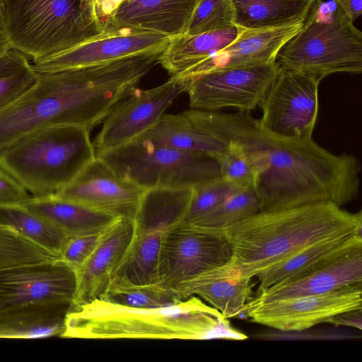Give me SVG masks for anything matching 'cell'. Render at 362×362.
I'll list each match as a JSON object with an SVG mask.
<instances>
[{
  "mask_svg": "<svg viewBox=\"0 0 362 362\" xmlns=\"http://www.w3.org/2000/svg\"><path fill=\"white\" fill-rule=\"evenodd\" d=\"M146 73L144 62L136 55L38 73L37 83L0 111V151L21 136L52 124H74L90 131L136 88Z\"/></svg>",
  "mask_w": 362,
  "mask_h": 362,
  "instance_id": "7a4b0ae2",
  "label": "cell"
},
{
  "mask_svg": "<svg viewBox=\"0 0 362 362\" xmlns=\"http://www.w3.org/2000/svg\"><path fill=\"white\" fill-rule=\"evenodd\" d=\"M235 25L269 29L303 23L315 0H232Z\"/></svg>",
  "mask_w": 362,
  "mask_h": 362,
  "instance_id": "d4e9b609",
  "label": "cell"
},
{
  "mask_svg": "<svg viewBox=\"0 0 362 362\" xmlns=\"http://www.w3.org/2000/svg\"><path fill=\"white\" fill-rule=\"evenodd\" d=\"M122 178L144 189L194 187L221 176L213 158L135 139L97 153Z\"/></svg>",
  "mask_w": 362,
  "mask_h": 362,
  "instance_id": "ba28073f",
  "label": "cell"
},
{
  "mask_svg": "<svg viewBox=\"0 0 362 362\" xmlns=\"http://www.w3.org/2000/svg\"><path fill=\"white\" fill-rule=\"evenodd\" d=\"M362 309V284L319 295L272 300L245 305L251 321L281 332H301L347 311Z\"/></svg>",
  "mask_w": 362,
  "mask_h": 362,
  "instance_id": "5bb4252c",
  "label": "cell"
},
{
  "mask_svg": "<svg viewBox=\"0 0 362 362\" xmlns=\"http://www.w3.org/2000/svg\"><path fill=\"white\" fill-rule=\"evenodd\" d=\"M16 204L50 221L70 237L101 233L119 218L56 194L30 197Z\"/></svg>",
  "mask_w": 362,
  "mask_h": 362,
  "instance_id": "603a6c76",
  "label": "cell"
},
{
  "mask_svg": "<svg viewBox=\"0 0 362 362\" xmlns=\"http://www.w3.org/2000/svg\"><path fill=\"white\" fill-rule=\"evenodd\" d=\"M62 337L245 340L216 308L192 296L168 307L138 308L100 298L71 306Z\"/></svg>",
  "mask_w": 362,
  "mask_h": 362,
  "instance_id": "277c9868",
  "label": "cell"
},
{
  "mask_svg": "<svg viewBox=\"0 0 362 362\" xmlns=\"http://www.w3.org/2000/svg\"><path fill=\"white\" fill-rule=\"evenodd\" d=\"M362 213H351L331 202L259 211L220 230L228 240L240 270L254 277L300 250L333 237L361 236Z\"/></svg>",
  "mask_w": 362,
  "mask_h": 362,
  "instance_id": "3957f363",
  "label": "cell"
},
{
  "mask_svg": "<svg viewBox=\"0 0 362 362\" xmlns=\"http://www.w3.org/2000/svg\"><path fill=\"white\" fill-rule=\"evenodd\" d=\"M90 130L52 124L31 132L0 151V167L31 197L55 194L95 157Z\"/></svg>",
  "mask_w": 362,
  "mask_h": 362,
  "instance_id": "5b68a950",
  "label": "cell"
},
{
  "mask_svg": "<svg viewBox=\"0 0 362 362\" xmlns=\"http://www.w3.org/2000/svg\"><path fill=\"white\" fill-rule=\"evenodd\" d=\"M240 30L235 25L223 30L170 37L158 63L171 77H186L202 62L234 41Z\"/></svg>",
  "mask_w": 362,
  "mask_h": 362,
  "instance_id": "cb8c5ba5",
  "label": "cell"
},
{
  "mask_svg": "<svg viewBox=\"0 0 362 362\" xmlns=\"http://www.w3.org/2000/svg\"><path fill=\"white\" fill-rule=\"evenodd\" d=\"M362 284V236L356 234L344 246L307 269L259 292L247 303L324 294Z\"/></svg>",
  "mask_w": 362,
  "mask_h": 362,
  "instance_id": "9a60e30c",
  "label": "cell"
},
{
  "mask_svg": "<svg viewBox=\"0 0 362 362\" xmlns=\"http://www.w3.org/2000/svg\"><path fill=\"white\" fill-rule=\"evenodd\" d=\"M99 298L138 308L168 307L184 299L178 291L159 283L132 284L120 282H111Z\"/></svg>",
  "mask_w": 362,
  "mask_h": 362,
  "instance_id": "83f0119b",
  "label": "cell"
},
{
  "mask_svg": "<svg viewBox=\"0 0 362 362\" xmlns=\"http://www.w3.org/2000/svg\"><path fill=\"white\" fill-rule=\"evenodd\" d=\"M228 141L226 151L216 160L221 177L240 187L254 188L259 171L254 157L238 142Z\"/></svg>",
  "mask_w": 362,
  "mask_h": 362,
  "instance_id": "d6a6232c",
  "label": "cell"
},
{
  "mask_svg": "<svg viewBox=\"0 0 362 362\" xmlns=\"http://www.w3.org/2000/svg\"><path fill=\"white\" fill-rule=\"evenodd\" d=\"M2 29L11 48L33 62L69 49L104 32L85 0H0Z\"/></svg>",
  "mask_w": 362,
  "mask_h": 362,
  "instance_id": "8992f818",
  "label": "cell"
},
{
  "mask_svg": "<svg viewBox=\"0 0 362 362\" xmlns=\"http://www.w3.org/2000/svg\"><path fill=\"white\" fill-rule=\"evenodd\" d=\"M320 80L300 71L279 69L272 85L258 106L257 119L267 134L289 141L313 139L318 113Z\"/></svg>",
  "mask_w": 362,
  "mask_h": 362,
  "instance_id": "30bf717a",
  "label": "cell"
},
{
  "mask_svg": "<svg viewBox=\"0 0 362 362\" xmlns=\"http://www.w3.org/2000/svg\"><path fill=\"white\" fill-rule=\"evenodd\" d=\"M145 190L118 176L95 156L73 180L55 194L116 218L134 220Z\"/></svg>",
  "mask_w": 362,
  "mask_h": 362,
  "instance_id": "e0dca14e",
  "label": "cell"
},
{
  "mask_svg": "<svg viewBox=\"0 0 362 362\" xmlns=\"http://www.w3.org/2000/svg\"><path fill=\"white\" fill-rule=\"evenodd\" d=\"M302 25L269 29L241 28L234 41L202 62L187 77L213 69L275 62L280 48Z\"/></svg>",
  "mask_w": 362,
  "mask_h": 362,
  "instance_id": "44dd1931",
  "label": "cell"
},
{
  "mask_svg": "<svg viewBox=\"0 0 362 362\" xmlns=\"http://www.w3.org/2000/svg\"><path fill=\"white\" fill-rule=\"evenodd\" d=\"M2 26V15H1V2H0V27Z\"/></svg>",
  "mask_w": 362,
  "mask_h": 362,
  "instance_id": "b9f144b4",
  "label": "cell"
},
{
  "mask_svg": "<svg viewBox=\"0 0 362 362\" xmlns=\"http://www.w3.org/2000/svg\"><path fill=\"white\" fill-rule=\"evenodd\" d=\"M261 211L253 187L244 188L191 222L203 228L221 230Z\"/></svg>",
  "mask_w": 362,
  "mask_h": 362,
  "instance_id": "4dcf8cb0",
  "label": "cell"
},
{
  "mask_svg": "<svg viewBox=\"0 0 362 362\" xmlns=\"http://www.w3.org/2000/svg\"><path fill=\"white\" fill-rule=\"evenodd\" d=\"M252 277L245 274L233 258L225 264L205 272L178 289L185 299L199 296L226 318L243 315L252 299Z\"/></svg>",
  "mask_w": 362,
  "mask_h": 362,
  "instance_id": "ffe728a7",
  "label": "cell"
},
{
  "mask_svg": "<svg viewBox=\"0 0 362 362\" xmlns=\"http://www.w3.org/2000/svg\"><path fill=\"white\" fill-rule=\"evenodd\" d=\"M168 36L141 30L107 26L100 35L57 54L36 60L38 73H50L118 60L124 57L163 52Z\"/></svg>",
  "mask_w": 362,
  "mask_h": 362,
  "instance_id": "2e32d148",
  "label": "cell"
},
{
  "mask_svg": "<svg viewBox=\"0 0 362 362\" xmlns=\"http://www.w3.org/2000/svg\"><path fill=\"white\" fill-rule=\"evenodd\" d=\"M134 230L133 219L119 218L103 232L90 257L76 272V290L71 306L103 294L129 252Z\"/></svg>",
  "mask_w": 362,
  "mask_h": 362,
  "instance_id": "ac0fdd59",
  "label": "cell"
},
{
  "mask_svg": "<svg viewBox=\"0 0 362 362\" xmlns=\"http://www.w3.org/2000/svg\"><path fill=\"white\" fill-rule=\"evenodd\" d=\"M56 259L60 258L0 222V270Z\"/></svg>",
  "mask_w": 362,
  "mask_h": 362,
  "instance_id": "1f68e13d",
  "label": "cell"
},
{
  "mask_svg": "<svg viewBox=\"0 0 362 362\" xmlns=\"http://www.w3.org/2000/svg\"><path fill=\"white\" fill-rule=\"evenodd\" d=\"M187 115L211 134L240 144L254 157L261 211L331 202L342 207L359 194L361 165L349 153L335 154L313 139L289 141L264 132L249 112L192 109Z\"/></svg>",
  "mask_w": 362,
  "mask_h": 362,
  "instance_id": "6da1fadb",
  "label": "cell"
},
{
  "mask_svg": "<svg viewBox=\"0 0 362 362\" xmlns=\"http://www.w3.org/2000/svg\"><path fill=\"white\" fill-rule=\"evenodd\" d=\"M186 86L185 78L170 77L156 87L132 90L103 120L93 142L95 155L124 145L144 133L185 92Z\"/></svg>",
  "mask_w": 362,
  "mask_h": 362,
  "instance_id": "4fadbf2b",
  "label": "cell"
},
{
  "mask_svg": "<svg viewBox=\"0 0 362 362\" xmlns=\"http://www.w3.org/2000/svg\"><path fill=\"white\" fill-rule=\"evenodd\" d=\"M30 197L21 184L0 167V205L19 204Z\"/></svg>",
  "mask_w": 362,
  "mask_h": 362,
  "instance_id": "8d00e7d4",
  "label": "cell"
},
{
  "mask_svg": "<svg viewBox=\"0 0 362 362\" xmlns=\"http://www.w3.org/2000/svg\"><path fill=\"white\" fill-rule=\"evenodd\" d=\"M199 1V0H198V1Z\"/></svg>",
  "mask_w": 362,
  "mask_h": 362,
  "instance_id": "7bdbcfd3",
  "label": "cell"
},
{
  "mask_svg": "<svg viewBox=\"0 0 362 362\" xmlns=\"http://www.w3.org/2000/svg\"><path fill=\"white\" fill-rule=\"evenodd\" d=\"M136 139L216 160L228 145V141L211 134L197 124L185 111L177 114H163L151 127Z\"/></svg>",
  "mask_w": 362,
  "mask_h": 362,
  "instance_id": "7402d4cb",
  "label": "cell"
},
{
  "mask_svg": "<svg viewBox=\"0 0 362 362\" xmlns=\"http://www.w3.org/2000/svg\"><path fill=\"white\" fill-rule=\"evenodd\" d=\"M278 72L272 62L213 69L183 78L192 109L216 111L233 107L250 112L259 105Z\"/></svg>",
  "mask_w": 362,
  "mask_h": 362,
  "instance_id": "7c38bea8",
  "label": "cell"
},
{
  "mask_svg": "<svg viewBox=\"0 0 362 362\" xmlns=\"http://www.w3.org/2000/svg\"><path fill=\"white\" fill-rule=\"evenodd\" d=\"M242 189L221 176L194 187L190 205L182 221L191 223Z\"/></svg>",
  "mask_w": 362,
  "mask_h": 362,
  "instance_id": "e575fe53",
  "label": "cell"
},
{
  "mask_svg": "<svg viewBox=\"0 0 362 362\" xmlns=\"http://www.w3.org/2000/svg\"><path fill=\"white\" fill-rule=\"evenodd\" d=\"M0 222L59 258L71 238L50 221L17 204L0 205Z\"/></svg>",
  "mask_w": 362,
  "mask_h": 362,
  "instance_id": "484cf974",
  "label": "cell"
},
{
  "mask_svg": "<svg viewBox=\"0 0 362 362\" xmlns=\"http://www.w3.org/2000/svg\"><path fill=\"white\" fill-rule=\"evenodd\" d=\"M198 0H123L106 26L160 33H186Z\"/></svg>",
  "mask_w": 362,
  "mask_h": 362,
  "instance_id": "d6986e66",
  "label": "cell"
},
{
  "mask_svg": "<svg viewBox=\"0 0 362 362\" xmlns=\"http://www.w3.org/2000/svg\"><path fill=\"white\" fill-rule=\"evenodd\" d=\"M68 311L0 315V338L35 339L61 337Z\"/></svg>",
  "mask_w": 362,
  "mask_h": 362,
  "instance_id": "f1b7e54d",
  "label": "cell"
},
{
  "mask_svg": "<svg viewBox=\"0 0 362 362\" xmlns=\"http://www.w3.org/2000/svg\"><path fill=\"white\" fill-rule=\"evenodd\" d=\"M233 25L235 9L232 0H199L185 33L193 35Z\"/></svg>",
  "mask_w": 362,
  "mask_h": 362,
  "instance_id": "836d02e7",
  "label": "cell"
},
{
  "mask_svg": "<svg viewBox=\"0 0 362 362\" xmlns=\"http://www.w3.org/2000/svg\"><path fill=\"white\" fill-rule=\"evenodd\" d=\"M361 313L362 309L344 312L331 317L327 322L361 329Z\"/></svg>",
  "mask_w": 362,
  "mask_h": 362,
  "instance_id": "74e56055",
  "label": "cell"
},
{
  "mask_svg": "<svg viewBox=\"0 0 362 362\" xmlns=\"http://www.w3.org/2000/svg\"><path fill=\"white\" fill-rule=\"evenodd\" d=\"M232 257L230 245L220 230L179 222L163 234L159 284L178 291L186 282L225 264Z\"/></svg>",
  "mask_w": 362,
  "mask_h": 362,
  "instance_id": "8fae6325",
  "label": "cell"
},
{
  "mask_svg": "<svg viewBox=\"0 0 362 362\" xmlns=\"http://www.w3.org/2000/svg\"><path fill=\"white\" fill-rule=\"evenodd\" d=\"M279 69L320 81L327 76L362 71V33L334 0H315L300 30L279 50Z\"/></svg>",
  "mask_w": 362,
  "mask_h": 362,
  "instance_id": "52a82bcc",
  "label": "cell"
},
{
  "mask_svg": "<svg viewBox=\"0 0 362 362\" xmlns=\"http://www.w3.org/2000/svg\"><path fill=\"white\" fill-rule=\"evenodd\" d=\"M38 80V73L21 52L10 49L0 55V111L15 102Z\"/></svg>",
  "mask_w": 362,
  "mask_h": 362,
  "instance_id": "f546056e",
  "label": "cell"
},
{
  "mask_svg": "<svg viewBox=\"0 0 362 362\" xmlns=\"http://www.w3.org/2000/svg\"><path fill=\"white\" fill-rule=\"evenodd\" d=\"M123 0H96L95 11L98 18L106 24L118 5Z\"/></svg>",
  "mask_w": 362,
  "mask_h": 362,
  "instance_id": "f35d334b",
  "label": "cell"
},
{
  "mask_svg": "<svg viewBox=\"0 0 362 362\" xmlns=\"http://www.w3.org/2000/svg\"><path fill=\"white\" fill-rule=\"evenodd\" d=\"M354 234L356 233H351L315 243L300 250L284 260L262 270L255 275L259 283L257 292L307 269L344 246Z\"/></svg>",
  "mask_w": 362,
  "mask_h": 362,
  "instance_id": "4316f807",
  "label": "cell"
},
{
  "mask_svg": "<svg viewBox=\"0 0 362 362\" xmlns=\"http://www.w3.org/2000/svg\"><path fill=\"white\" fill-rule=\"evenodd\" d=\"M344 14L354 21L362 13V0H334Z\"/></svg>",
  "mask_w": 362,
  "mask_h": 362,
  "instance_id": "ab89813d",
  "label": "cell"
},
{
  "mask_svg": "<svg viewBox=\"0 0 362 362\" xmlns=\"http://www.w3.org/2000/svg\"><path fill=\"white\" fill-rule=\"evenodd\" d=\"M103 232L71 237L63 250L60 258L76 272L90 257Z\"/></svg>",
  "mask_w": 362,
  "mask_h": 362,
  "instance_id": "d590c367",
  "label": "cell"
},
{
  "mask_svg": "<svg viewBox=\"0 0 362 362\" xmlns=\"http://www.w3.org/2000/svg\"><path fill=\"white\" fill-rule=\"evenodd\" d=\"M10 49L11 48L1 26L0 27V55Z\"/></svg>",
  "mask_w": 362,
  "mask_h": 362,
  "instance_id": "60d3db41",
  "label": "cell"
},
{
  "mask_svg": "<svg viewBox=\"0 0 362 362\" xmlns=\"http://www.w3.org/2000/svg\"><path fill=\"white\" fill-rule=\"evenodd\" d=\"M76 290L75 271L62 259L0 270V315L69 308Z\"/></svg>",
  "mask_w": 362,
  "mask_h": 362,
  "instance_id": "9c48e42d",
  "label": "cell"
}]
</instances>
